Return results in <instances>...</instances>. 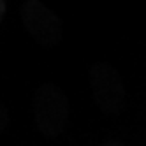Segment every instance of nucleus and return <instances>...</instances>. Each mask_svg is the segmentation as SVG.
Returning a JSON list of instances; mask_svg holds the SVG:
<instances>
[{
	"instance_id": "4",
	"label": "nucleus",
	"mask_w": 146,
	"mask_h": 146,
	"mask_svg": "<svg viewBox=\"0 0 146 146\" xmlns=\"http://www.w3.org/2000/svg\"><path fill=\"white\" fill-rule=\"evenodd\" d=\"M102 146H125L121 141H116V139H111V141H106Z\"/></svg>"
},
{
	"instance_id": "5",
	"label": "nucleus",
	"mask_w": 146,
	"mask_h": 146,
	"mask_svg": "<svg viewBox=\"0 0 146 146\" xmlns=\"http://www.w3.org/2000/svg\"><path fill=\"white\" fill-rule=\"evenodd\" d=\"M4 7H5V2L0 0V16H4Z\"/></svg>"
},
{
	"instance_id": "1",
	"label": "nucleus",
	"mask_w": 146,
	"mask_h": 146,
	"mask_svg": "<svg viewBox=\"0 0 146 146\" xmlns=\"http://www.w3.org/2000/svg\"><path fill=\"white\" fill-rule=\"evenodd\" d=\"M69 99L65 92L53 83H44L34 92L32 118L35 129L46 137H56L64 132L69 120Z\"/></svg>"
},
{
	"instance_id": "2",
	"label": "nucleus",
	"mask_w": 146,
	"mask_h": 146,
	"mask_svg": "<svg viewBox=\"0 0 146 146\" xmlns=\"http://www.w3.org/2000/svg\"><path fill=\"white\" fill-rule=\"evenodd\" d=\"M90 86H92V97L97 108L111 116L121 114L127 102V92L121 74L108 62H95L90 70Z\"/></svg>"
},
{
	"instance_id": "3",
	"label": "nucleus",
	"mask_w": 146,
	"mask_h": 146,
	"mask_svg": "<svg viewBox=\"0 0 146 146\" xmlns=\"http://www.w3.org/2000/svg\"><path fill=\"white\" fill-rule=\"evenodd\" d=\"M19 13H21L27 32L37 44L46 48H56L62 42L64 25L53 9H49L39 0H25Z\"/></svg>"
}]
</instances>
